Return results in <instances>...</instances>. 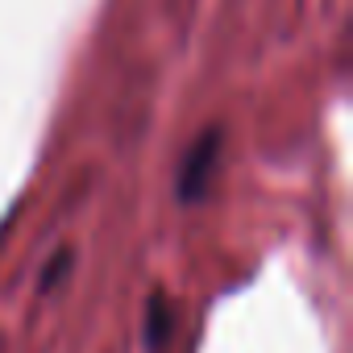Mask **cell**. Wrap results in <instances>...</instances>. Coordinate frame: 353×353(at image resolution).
Returning <instances> with one entry per match:
<instances>
[{
  "instance_id": "7a4b0ae2",
  "label": "cell",
  "mask_w": 353,
  "mask_h": 353,
  "mask_svg": "<svg viewBox=\"0 0 353 353\" xmlns=\"http://www.w3.org/2000/svg\"><path fill=\"white\" fill-rule=\"evenodd\" d=\"M166 328H170L166 295H150V303H145V341H150V349H162L166 345Z\"/></svg>"
},
{
  "instance_id": "6da1fadb",
  "label": "cell",
  "mask_w": 353,
  "mask_h": 353,
  "mask_svg": "<svg viewBox=\"0 0 353 353\" xmlns=\"http://www.w3.org/2000/svg\"><path fill=\"white\" fill-rule=\"evenodd\" d=\"M221 141H225L221 129H204L196 137V145L183 154L179 174H174V192H179V200H200L208 192L212 174H216V162H221Z\"/></svg>"
}]
</instances>
